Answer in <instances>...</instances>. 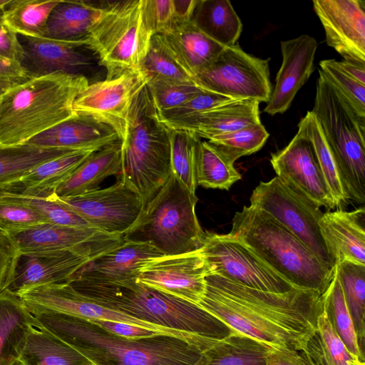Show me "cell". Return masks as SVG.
I'll return each instance as SVG.
<instances>
[{"label":"cell","mask_w":365,"mask_h":365,"mask_svg":"<svg viewBox=\"0 0 365 365\" xmlns=\"http://www.w3.org/2000/svg\"><path fill=\"white\" fill-rule=\"evenodd\" d=\"M205 280L206 291L198 305L232 331L271 349L303 350L317 331L324 309V294L318 291L265 292L212 273Z\"/></svg>","instance_id":"obj_1"},{"label":"cell","mask_w":365,"mask_h":365,"mask_svg":"<svg viewBox=\"0 0 365 365\" xmlns=\"http://www.w3.org/2000/svg\"><path fill=\"white\" fill-rule=\"evenodd\" d=\"M26 305L36 327L53 334L95 365H194L208 349L166 334L126 339L88 319Z\"/></svg>","instance_id":"obj_2"},{"label":"cell","mask_w":365,"mask_h":365,"mask_svg":"<svg viewBox=\"0 0 365 365\" xmlns=\"http://www.w3.org/2000/svg\"><path fill=\"white\" fill-rule=\"evenodd\" d=\"M71 285L91 301L139 320L213 339L232 331L197 304L170 295L138 279L120 282L73 280Z\"/></svg>","instance_id":"obj_3"},{"label":"cell","mask_w":365,"mask_h":365,"mask_svg":"<svg viewBox=\"0 0 365 365\" xmlns=\"http://www.w3.org/2000/svg\"><path fill=\"white\" fill-rule=\"evenodd\" d=\"M88 85L84 76L52 73L8 89L0 98V144H24L72 116L77 96Z\"/></svg>","instance_id":"obj_4"},{"label":"cell","mask_w":365,"mask_h":365,"mask_svg":"<svg viewBox=\"0 0 365 365\" xmlns=\"http://www.w3.org/2000/svg\"><path fill=\"white\" fill-rule=\"evenodd\" d=\"M228 234L297 288L324 294L332 280L334 268L327 267L297 236L254 206L235 212Z\"/></svg>","instance_id":"obj_5"},{"label":"cell","mask_w":365,"mask_h":365,"mask_svg":"<svg viewBox=\"0 0 365 365\" xmlns=\"http://www.w3.org/2000/svg\"><path fill=\"white\" fill-rule=\"evenodd\" d=\"M120 141V180L138 193L145 208L172 175L170 130L146 86L132 103Z\"/></svg>","instance_id":"obj_6"},{"label":"cell","mask_w":365,"mask_h":365,"mask_svg":"<svg viewBox=\"0 0 365 365\" xmlns=\"http://www.w3.org/2000/svg\"><path fill=\"white\" fill-rule=\"evenodd\" d=\"M314 106L347 200L365 202V119L359 118L319 72Z\"/></svg>","instance_id":"obj_7"},{"label":"cell","mask_w":365,"mask_h":365,"mask_svg":"<svg viewBox=\"0 0 365 365\" xmlns=\"http://www.w3.org/2000/svg\"><path fill=\"white\" fill-rule=\"evenodd\" d=\"M198 198L172 174L165 185L146 205L139 223L128 237L140 236L165 257L201 249L205 232L196 212Z\"/></svg>","instance_id":"obj_8"},{"label":"cell","mask_w":365,"mask_h":365,"mask_svg":"<svg viewBox=\"0 0 365 365\" xmlns=\"http://www.w3.org/2000/svg\"><path fill=\"white\" fill-rule=\"evenodd\" d=\"M142 0L108 2L90 29L86 47L106 70V79L138 70L153 36L142 20Z\"/></svg>","instance_id":"obj_9"},{"label":"cell","mask_w":365,"mask_h":365,"mask_svg":"<svg viewBox=\"0 0 365 365\" xmlns=\"http://www.w3.org/2000/svg\"><path fill=\"white\" fill-rule=\"evenodd\" d=\"M250 205L264 211L302 240L329 269L335 267L322 238L320 207L303 197L279 178L261 181L253 190Z\"/></svg>","instance_id":"obj_10"},{"label":"cell","mask_w":365,"mask_h":365,"mask_svg":"<svg viewBox=\"0 0 365 365\" xmlns=\"http://www.w3.org/2000/svg\"><path fill=\"white\" fill-rule=\"evenodd\" d=\"M269 58L252 56L236 43L195 76L199 88L231 99H253L267 103L272 91Z\"/></svg>","instance_id":"obj_11"},{"label":"cell","mask_w":365,"mask_h":365,"mask_svg":"<svg viewBox=\"0 0 365 365\" xmlns=\"http://www.w3.org/2000/svg\"><path fill=\"white\" fill-rule=\"evenodd\" d=\"M200 250L209 266L210 273L233 282L276 293L297 288L269 267L247 245L229 234L205 232Z\"/></svg>","instance_id":"obj_12"},{"label":"cell","mask_w":365,"mask_h":365,"mask_svg":"<svg viewBox=\"0 0 365 365\" xmlns=\"http://www.w3.org/2000/svg\"><path fill=\"white\" fill-rule=\"evenodd\" d=\"M57 197L91 227L125 237L135 230L145 210L138 193L122 180L106 188Z\"/></svg>","instance_id":"obj_13"},{"label":"cell","mask_w":365,"mask_h":365,"mask_svg":"<svg viewBox=\"0 0 365 365\" xmlns=\"http://www.w3.org/2000/svg\"><path fill=\"white\" fill-rule=\"evenodd\" d=\"M26 304L79 317L88 320H108L138 325L178 336L201 346L209 339L192 334L154 325L102 307L77 292L68 282L34 287L18 294Z\"/></svg>","instance_id":"obj_14"},{"label":"cell","mask_w":365,"mask_h":365,"mask_svg":"<svg viewBox=\"0 0 365 365\" xmlns=\"http://www.w3.org/2000/svg\"><path fill=\"white\" fill-rule=\"evenodd\" d=\"M149 80L148 75L138 69L89 83L77 96L73 110L104 120L115 129L121 140L132 103Z\"/></svg>","instance_id":"obj_15"},{"label":"cell","mask_w":365,"mask_h":365,"mask_svg":"<svg viewBox=\"0 0 365 365\" xmlns=\"http://www.w3.org/2000/svg\"><path fill=\"white\" fill-rule=\"evenodd\" d=\"M210 268L200 250L155 259L143 267L138 277L142 283L197 304L206 291L205 277Z\"/></svg>","instance_id":"obj_16"},{"label":"cell","mask_w":365,"mask_h":365,"mask_svg":"<svg viewBox=\"0 0 365 365\" xmlns=\"http://www.w3.org/2000/svg\"><path fill=\"white\" fill-rule=\"evenodd\" d=\"M271 165L277 176L318 207L335 208L311 143L299 133L283 149L272 153Z\"/></svg>","instance_id":"obj_17"},{"label":"cell","mask_w":365,"mask_h":365,"mask_svg":"<svg viewBox=\"0 0 365 365\" xmlns=\"http://www.w3.org/2000/svg\"><path fill=\"white\" fill-rule=\"evenodd\" d=\"M21 255L63 250H82L101 256L121 245L126 237L110 235L93 227L47 222L9 234Z\"/></svg>","instance_id":"obj_18"},{"label":"cell","mask_w":365,"mask_h":365,"mask_svg":"<svg viewBox=\"0 0 365 365\" xmlns=\"http://www.w3.org/2000/svg\"><path fill=\"white\" fill-rule=\"evenodd\" d=\"M326 42L343 60L365 63V1L314 0Z\"/></svg>","instance_id":"obj_19"},{"label":"cell","mask_w":365,"mask_h":365,"mask_svg":"<svg viewBox=\"0 0 365 365\" xmlns=\"http://www.w3.org/2000/svg\"><path fill=\"white\" fill-rule=\"evenodd\" d=\"M82 250H63L21 255L6 290L18 295L51 284L70 282L88 262L98 257Z\"/></svg>","instance_id":"obj_20"},{"label":"cell","mask_w":365,"mask_h":365,"mask_svg":"<svg viewBox=\"0 0 365 365\" xmlns=\"http://www.w3.org/2000/svg\"><path fill=\"white\" fill-rule=\"evenodd\" d=\"M24 50L21 65L29 78L52 73L84 76L94 61L83 48L87 40L62 41L18 35Z\"/></svg>","instance_id":"obj_21"},{"label":"cell","mask_w":365,"mask_h":365,"mask_svg":"<svg viewBox=\"0 0 365 365\" xmlns=\"http://www.w3.org/2000/svg\"><path fill=\"white\" fill-rule=\"evenodd\" d=\"M282 62L264 112L274 115L287 111L299 90L314 71L318 43L307 34L280 43Z\"/></svg>","instance_id":"obj_22"},{"label":"cell","mask_w":365,"mask_h":365,"mask_svg":"<svg viewBox=\"0 0 365 365\" xmlns=\"http://www.w3.org/2000/svg\"><path fill=\"white\" fill-rule=\"evenodd\" d=\"M162 257L165 256L148 242L126 238L119 246L88 262L71 282L115 283L138 279L143 267Z\"/></svg>","instance_id":"obj_23"},{"label":"cell","mask_w":365,"mask_h":365,"mask_svg":"<svg viewBox=\"0 0 365 365\" xmlns=\"http://www.w3.org/2000/svg\"><path fill=\"white\" fill-rule=\"evenodd\" d=\"M118 140L120 135L110 125L91 114L75 112L26 143L44 148L97 150Z\"/></svg>","instance_id":"obj_24"},{"label":"cell","mask_w":365,"mask_h":365,"mask_svg":"<svg viewBox=\"0 0 365 365\" xmlns=\"http://www.w3.org/2000/svg\"><path fill=\"white\" fill-rule=\"evenodd\" d=\"M319 225L335 264L349 261L365 264V210H338L323 212Z\"/></svg>","instance_id":"obj_25"},{"label":"cell","mask_w":365,"mask_h":365,"mask_svg":"<svg viewBox=\"0 0 365 365\" xmlns=\"http://www.w3.org/2000/svg\"><path fill=\"white\" fill-rule=\"evenodd\" d=\"M259 106V102L256 100L232 99L169 128L188 130L208 140L262 123Z\"/></svg>","instance_id":"obj_26"},{"label":"cell","mask_w":365,"mask_h":365,"mask_svg":"<svg viewBox=\"0 0 365 365\" xmlns=\"http://www.w3.org/2000/svg\"><path fill=\"white\" fill-rule=\"evenodd\" d=\"M157 35L167 50L195 81V76L211 63L225 48L202 33L192 21L175 23L166 31Z\"/></svg>","instance_id":"obj_27"},{"label":"cell","mask_w":365,"mask_h":365,"mask_svg":"<svg viewBox=\"0 0 365 365\" xmlns=\"http://www.w3.org/2000/svg\"><path fill=\"white\" fill-rule=\"evenodd\" d=\"M122 170L120 140L110 143L91 153L56 188L58 197L79 195L97 190L106 178L120 175Z\"/></svg>","instance_id":"obj_28"},{"label":"cell","mask_w":365,"mask_h":365,"mask_svg":"<svg viewBox=\"0 0 365 365\" xmlns=\"http://www.w3.org/2000/svg\"><path fill=\"white\" fill-rule=\"evenodd\" d=\"M34 327V316L23 300L6 289L0 292V365L19 359Z\"/></svg>","instance_id":"obj_29"},{"label":"cell","mask_w":365,"mask_h":365,"mask_svg":"<svg viewBox=\"0 0 365 365\" xmlns=\"http://www.w3.org/2000/svg\"><path fill=\"white\" fill-rule=\"evenodd\" d=\"M106 5L100 6L85 1L61 0L49 16L46 37L62 41L86 39L90 29L102 16Z\"/></svg>","instance_id":"obj_30"},{"label":"cell","mask_w":365,"mask_h":365,"mask_svg":"<svg viewBox=\"0 0 365 365\" xmlns=\"http://www.w3.org/2000/svg\"><path fill=\"white\" fill-rule=\"evenodd\" d=\"M191 21L224 47L235 45L242 31V21L228 0H197Z\"/></svg>","instance_id":"obj_31"},{"label":"cell","mask_w":365,"mask_h":365,"mask_svg":"<svg viewBox=\"0 0 365 365\" xmlns=\"http://www.w3.org/2000/svg\"><path fill=\"white\" fill-rule=\"evenodd\" d=\"M95 151L75 150L39 165L19 181L24 189L21 195L41 198L53 195L57 187Z\"/></svg>","instance_id":"obj_32"},{"label":"cell","mask_w":365,"mask_h":365,"mask_svg":"<svg viewBox=\"0 0 365 365\" xmlns=\"http://www.w3.org/2000/svg\"><path fill=\"white\" fill-rule=\"evenodd\" d=\"M26 365H92L88 359L53 334L36 327L19 359Z\"/></svg>","instance_id":"obj_33"},{"label":"cell","mask_w":365,"mask_h":365,"mask_svg":"<svg viewBox=\"0 0 365 365\" xmlns=\"http://www.w3.org/2000/svg\"><path fill=\"white\" fill-rule=\"evenodd\" d=\"M271 349L238 332H232L205 350L194 365H266Z\"/></svg>","instance_id":"obj_34"},{"label":"cell","mask_w":365,"mask_h":365,"mask_svg":"<svg viewBox=\"0 0 365 365\" xmlns=\"http://www.w3.org/2000/svg\"><path fill=\"white\" fill-rule=\"evenodd\" d=\"M75 150L44 148L28 143L0 144V187L19 182L39 165Z\"/></svg>","instance_id":"obj_35"},{"label":"cell","mask_w":365,"mask_h":365,"mask_svg":"<svg viewBox=\"0 0 365 365\" xmlns=\"http://www.w3.org/2000/svg\"><path fill=\"white\" fill-rule=\"evenodd\" d=\"M61 0H11L1 13V18L16 34L46 37L49 16Z\"/></svg>","instance_id":"obj_36"},{"label":"cell","mask_w":365,"mask_h":365,"mask_svg":"<svg viewBox=\"0 0 365 365\" xmlns=\"http://www.w3.org/2000/svg\"><path fill=\"white\" fill-rule=\"evenodd\" d=\"M297 133L311 143L335 207H340L346 202L347 199L331 153L317 118L311 110L307 111L299 120Z\"/></svg>","instance_id":"obj_37"},{"label":"cell","mask_w":365,"mask_h":365,"mask_svg":"<svg viewBox=\"0 0 365 365\" xmlns=\"http://www.w3.org/2000/svg\"><path fill=\"white\" fill-rule=\"evenodd\" d=\"M196 182L205 188L228 190L242 178L233 164L206 140L197 136L196 144Z\"/></svg>","instance_id":"obj_38"},{"label":"cell","mask_w":365,"mask_h":365,"mask_svg":"<svg viewBox=\"0 0 365 365\" xmlns=\"http://www.w3.org/2000/svg\"><path fill=\"white\" fill-rule=\"evenodd\" d=\"M361 348L365 335V264L349 261L334 267Z\"/></svg>","instance_id":"obj_39"},{"label":"cell","mask_w":365,"mask_h":365,"mask_svg":"<svg viewBox=\"0 0 365 365\" xmlns=\"http://www.w3.org/2000/svg\"><path fill=\"white\" fill-rule=\"evenodd\" d=\"M323 298L324 305L334 329L349 351L364 361V350L359 345L354 323L335 269L332 280L324 293Z\"/></svg>","instance_id":"obj_40"},{"label":"cell","mask_w":365,"mask_h":365,"mask_svg":"<svg viewBox=\"0 0 365 365\" xmlns=\"http://www.w3.org/2000/svg\"><path fill=\"white\" fill-rule=\"evenodd\" d=\"M170 130L172 174L196 194V144L197 135L185 130Z\"/></svg>","instance_id":"obj_41"},{"label":"cell","mask_w":365,"mask_h":365,"mask_svg":"<svg viewBox=\"0 0 365 365\" xmlns=\"http://www.w3.org/2000/svg\"><path fill=\"white\" fill-rule=\"evenodd\" d=\"M269 135L264 125L260 123L246 126L207 141L226 160L234 165L238 158L260 150Z\"/></svg>","instance_id":"obj_42"},{"label":"cell","mask_w":365,"mask_h":365,"mask_svg":"<svg viewBox=\"0 0 365 365\" xmlns=\"http://www.w3.org/2000/svg\"><path fill=\"white\" fill-rule=\"evenodd\" d=\"M319 72L361 118L365 119V85L347 74L335 59L319 62Z\"/></svg>","instance_id":"obj_43"},{"label":"cell","mask_w":365,"mask_h":365,"mask_svg":"<svg viewBox=\"0 0 365 365\" xmlns=\"http://www.w3.org/2000/svg\"><path fill=\"white\" fill-rule=\"evenodd\" d=\"M138 69L150 78L158 77L197 86L195 79L167 50L157 34L153 36L148 52Z\"/></svg>","instance_id":"obj_44"},{"label":"cell","mask_w":365,"mask_h":365,"mask_svg":"<svg viewBox=\"0 0 365 365\" xmlns=\"http://www.w3.org/2000/svg\"><path fill=\"white\" fill-rule=\"evenodd\" d=\"M146 86L159 113L175 108L205 91L192 83L158 77L150 78Z\"/></svg>","instance_id":"obj_45"},{"label":"cell","mask_w":365,"mask_h":365,"mask_svg":"<svg viewBox=\"0 0 365 365\" xmlns=\"http://www.w3.org/2000/svg\"><path fill=\"white\" fill-rule=\"evenodd\" d=\"M47 222L43 215L30 206L0 200V230L7 234Z\"/></svg>","instance_id":"obj_46"},{"label":"cell","mask_w":365,"mask_h":365,"mask_svg":"<svg viewBox=\"0 0 365 365\" xmlns=\"http://www.w3.org/2000/svg\"><path fill=\"white\" fill-rule=\"evenodd\" d=\"M230 100L232 99L222 95L202 91L182 105L158 113L162 123L172 128Z\"/></svg>","instance_id":"obj_47"},{"label":"cell","mask_w":365,"mask_h":365,"mask_svg":"<svg viewBox=\"0 0 365 365\" xmlns=\"http://www.w3.org/2000/svg\"><path fill=\"white\" fill-rule=\"evenodd\" d=\"M317 327L321 342L335 365H364V361L352 354L335 331L324 305L319 316Z\"/></svg>","instance_id":"obj_48"},{"label":"cell","mask_w":365,"mask_h":365,"mask_svg":"<svg viewBox=\"0 0 365 365\" xmlns=\"http://www.w3.org/2000/svg\"><path fill=\"white\" fill-rule=\"evenodd\" d=\"M141 14L143 23L152 36L162 34L174 23L173 0H142Z\"/></svg>","instance_id":"obj_49"},{"label":"cell","mask_w":365,"mask_h":365,"mask_svg":"<svg viewBox=\"0 0 365 365\" xmlns=\"http://www.w3.org/2000/svg\"><path fill=\"white\" fill-rule=\"evenodd\" d=\"M21 253L9 234L0 230V292L12 281Z\"/></svg>","instance_id":"obj_50"},{"label":"cell","mask_w":365,"mask_h":365,"mask_svg":"<svg viewBox=\"0 0 365 365\" xmlns=\"http://www.w3.org/2000/svg\"><path fill=\"white\" fill-rule=\"evenodd\" d=\"M0 57L19 63L24 60V50L18 34L4 22L0 14Z\"/></svg>","instance_id":"obj_51"},{"label":"cell","mask_w":365,"mask_h":365,"mask_svg":"<svg viewBox=\"0 0 365 365\" xmlns=\"http://www.w3.org/2000/svg\"><path fill=\"white\" fill-rule=\"evenodd\" d=\"M90 321L115 335L130 339L144 338L158 334H165L162 332L148 328L123 322L108 320Z\"/></svg>","instance_id":"obj_52"},{"label":"cell","mask_w":365,"mask_h":365,"mask_svg":"<svg viewBox=\"0 0 365 365\" xmlns=\"http://www.w3.org/2000/svg\"><path fill=\"white\" fill-rule=\"evenodd\" d=\"M301 352L308 365H335L326 352L317 331L309 339Z\"/></svg>","instance_id":"obj_53"},{"label":"cell","mask_w":365,"mask_h":365,"mask_svg":"<svg viewBox=\"0 0 365 365\" xmlns=\"http://www.w3.org/2000/svg\"><path fill=\"white\" fill-rule=\"evenodd\" d=\"M266 365H308L301 351L271 349Z\"/></svg>","instance_id":"obj_54"},{"label":"cell","mask_w":365,"mask_h":365,"mask_svg":"<svg viewBox=\"0 0 365 365\" xmlns=\"http://www.w3.org/2000/svg\"><path fill=\"white\" fill-rule=\"evenodd\" d=\"M29 78L21 63L0 57V82L18 84Z\"/></svg>","instance_id":"obj_55"},{"label":"cell","mask_w":365,"mask_h":365,"mask_svg":"<svg viewBox=\"0 0 365 365\" xmlns=\"http://www.w3.org/2000/svg\"><path fill=\"white\" fill-rule=\"evenodd\" d=\"M197 2V0H173L175 11L173 24L191 21Z\"/></svg>","instance_id":"obj_56"},{"label":"cell","mask_w":365,"mask_h":365,"mask_svg":"<svg viewBox=\"0 0 365 365\" xmlns=\"http://www.w3.org/2000/svg\"><path fill=\"white\" fill-rule=\"evenodd\" d=\"M338 63L347 74L365 85V63L346 60H342Z\"/></svg>","instance_id":"obj_57"},{"label":"cell","mask_w":365,"mask_h":365,"mask_svg":"<svg viewBox=\"0 0 365 365\" xmlns=\"http://www.w3.org/2000/svg\"><path fill=\"white\" fill-rule=\"evenodd\" d=\"M16 84L7 83V82H0V97L10 88L15 86Z\"/></svg>","instance_id":"obj_58"},{"label":"cell","mask_w":365,"mask_h":365,"mask_svg":"<svg viewBox=\"0 0 365 365\" xmlns=\"http://www.w3.org/2000/svg\"><path fill=\"white\" fill-rule=\"evenodd\" d=\"M11 0H0V14L4 8L10 2Z\"/></svg>","instance_id":"obj_59"},{"label":"cell","mask_w":365,"mask_h":365,"mask_svg":"<svg viewBox=\"0 0 365 365\" xmlns=\"http://www.w3.org/2000/svg\"><path fill=\"white\" fill-rule=\"evenodd\" d=\"M11 365H26V364L23 361H21L20 359H17L14 362H13Z\"/></svg>","instance_id":"obj_60"},{"label":"cell","mask_w":365,"mask_h":365,"mask_svg":"<svg viewBox=\"0 0 365 365\" xmlns=\"http://www.w3.org/2000/svg\"><path fill=\"white\" fill-rule=\"evenodd\" d=\"M92 365H95V364H92Z\"/></svg>","instance_id":"obj_61"},{"label":"cell","mask_w":365,"mask_h":365,"mask_svg":"<svg viewBox=\"0 0 365 365\" xmlns=\"http://www.w3.org/2000/svg\"><path fill=\"white\" fill-rule=\"evenodd\" d=\"M1 98V97H0Z\"/></svg>","instance_id":"obj_62"}]
</instances>
